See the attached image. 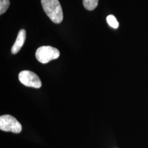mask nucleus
Here are the masks:
<instances>
[{"label":"nucleus","instance_id":"obj_7","mask_svg":"<svg viewBox=\"0 0 148 148\" xmlns=\"http://www.w3.org/2000/svg\"><path fill=\"white\" fill-rule=\"evenodd\" d=\"M108 24L112 28L117 29L119 27V23L117 21L116 18L113 15H109L106 18Z\"/></svg>","mask_w":148,"mask_h":148},{"label":"nucleus","instance_id":"obj_9","mask_svg":"<svg viewBox=\"0 0 148 148\" xmlns=\"http://www.w3.org/2000/svg\"><path fill=\"white\" fill-rule=\"evenodd\" d=\"M2 1V0H0V1Z\"/></svg>","mask_w":148,"mask_h":148},{"label":"nucleus","instance_id":"obj_4","mask_svg":"<svg viewBox=\"0 0 148 148\" xmlns=\"http://www.w3.org/2000/svg\"><path fill=\"white\" fill-rule=\"evenodd\" d=\"M19 79L23 85L35 88H39L42 82L36 74L29 70H23L19 74Z\"/></svg>","mask_w":148,"mask_h":148},{"label":"nucleus","instance_id":"obj_3","mask_svg":"<svg viewBox=\"0 0 148 148\" xmlns=\"http://www.w3.org/2000/svg\"><path fill=\"white\" fill-rule=\"evenodd\" d=\"M0 130L5 132L19 133L22 130L21 124L14 117L10 115L0 116Z\"/></svg>","mask_w":148,"mask_h":148},{"label":"nucleus","instance_id":"obj_5","mask_svg":"<svg viewBox=\"0 0 148 148\" xmlns=\"http://www.w3.org/2000/svg\"><path fill=\"white\" fill-rule=\"evenodd\" d=\"M25 38H26L25 30L24 29H21L18 32L16 42L14 43L11 49V52L12 54H16L21 50V48L25 42Z\"/></svg>","mask_w":148,"mask_h":148},{"label":"nucleus","instance_id":"obj_6","mask_svg":"<svg viewBox=\"0 0 148 148\" xmlns=\"http://www.w3.org/2000/svg\"><path fill=\"white\" fill-rule=\"evenodd\" d=\"M99 0H83V5L88 11H93L97 7Z\"/></svg>","mask_w":148,"mask_h":148},{"label":"nucleus","instance_id":"obj_1","mask_svg":"<svg viewBox=\"0 0 148 148\" xmlns=\"http://www.w3.org/2000/svg\"><path fill=\"white\" fill-rule=\"evenodd\" d=\"M43 11L49 19L56 24L62 23L63 13L58 0H41Z\"/></svg>","mask_w":148,"mask_h":148},{"label":"nucleus","instance_id":"obj_2","mask_svg":"<svg viewBox=\"0 0 148 148\" xmlns=\"http://www.w3.org/2000/svg\"><path fill=\"white\" fill-rule=\"evenodd\" d=\"M35 56L38 62L41 63L46 64L52 60L58 58L60 52L56 48L44 46L37 49Z\"/></svg>","mask_w":148,"mask_h":148},{"label":"nucleus","instance_id":"obj_8","mask_svg":"<svg viewBox=\"0 0 148 148\" xmlns=\"http://www.w3.org/2000/svg\"><path fill=\"white\" fill-rule=\"evenodd\" d=\"M10 5V0H2L0 1V14L5 13Z\"/></svg>","mask_w":148,"mask_h":148}]
</instances>
